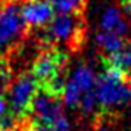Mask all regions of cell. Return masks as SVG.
Here are the masks:
<instances>
[{
  "instance_id": "1",
  "label": "cell",
  "mask_w": 131,
  "mask_h": 131,
  "mask_svg": "<svg viewBox=\"0 0 131 131\" xmlns=\"http://www.w3.org/2000/svg\"><path fill=\"white\" fill-rule=\"evenodd\" d=\"M94 93L97 105L103 111H113L131 102V75L106 63L96 78Z\"/></svg>"
},
{
  "instance_id": "2",
  "label": "cell",
  "mask_w": 131,
  "mask_h": 131,
  "mask_svg": "<svg viewBox=\"0 0 131 131\" xmlns=\"http://www.w3.org/2000/svg\"><path fill=\"white\" fill-rule=\"evenodd\" d=\"M68 63L66 54L58 47H47L37 54L32 62L31 74L43 90H47L52 94L62 97L66 84L65 69Z\"/></svg>"
},
{
  "instance_id": "3",
  "label": "cell",
  "mask_w": 131,
  "mask_h": 131,
  "mask_svg": "<svg viewBox=\"0 0 131 131\" xmlns=\"http://www.w3.org/2000/svg\"><path fill=\"white\" fill-rule=\"evenodd\" d=\"M84 28L85 27H84L83 15L58 13L44 27L41 38L47 46L52 47L63 46L74 50L83 41Z\"/></svg>"
},
{
  "instance_id": "4",
  "label": "cell",
  "mask_w": 131,
  "mask_h": 131,
  "mask_svg": "<svg viewBox=\"0 0 131 131\" xmlns=\"http://www.w3.org/2000/svg\"><path fill=\"white\" fill-rule=\"evenodd\" d=\"M19 0H5L0 7V59L15 52L27 36Z\"/></svg>"
},
{
  "instance_id": "5",
  "label": "cell",
  "mask_w": 131,
  "mask_h": 131,
  "mask_svg": "<svg viewBox=\"0 0 131 131\" xmlns=\"http://www.w3.org/2000/svg\"><path fill=\"white\" fill-rule=\"evenodd\" d=\"M40 90V84L31 72H21L13 78L10 89L7 91V105L9 109L18 121H24L28 113H31V106L36 94Z\"/></svg>"
},
{
  "instance_id": "6",
  "label": "cell",
  "mask_w": 131,
  "mask_h": 131,
  "mask_svg": "<svg viewBox=\"0 0 131 131\" xmlns=\"http://www.w3.org/2000/svg\"><path fill=\"white\" fill-rule=\"evenodd\" d=\"M96 72L89 63H80L66 78L62 100L68 107H78L84 96L94 91Z\"/></svg>"
},
{
  "instance_id": "7",
  "label": "cell",
  "mask_w": 131,
  "mask_h": 131,
  "mask_svg": "<svg viewBox=\"0 0 131 131\" xmlns=\"http://www.w3.org/2000/svg\"><path fill=\"white\" fill-rule=\"evenodd\" d=\"M31 113H32V121L41 122V124H52L62 116H65L60 97L43 89L38 90V93L32 100Z\"/></svg>"
},
{
  "instance_id": "8",
  "label": "cell",
  "mask_w": 131,
  "mask_h": 131,
  "mask_svg": "<svg viewBox=\"0 0 131 131\" xmlns=\"http://www.w3.org/2000/svg\"><path fill=\"white\" fill-rule=\"evenodd\" d=\"M21 15L28 28H44L53 19L54 7L47 0H22Z\"/></svg>"
},
{
  "instance_id": "9",
  "label": "cell",
  "mask_w": 131,
  "mask_h": 131,
  "mask_svg": "<svg viewBox=\"0 0 131 131\" xmlns=\"http://www.w3.org/2000/svg\"><path fill=\"white\" fill-rule=\"evenodd\" d=\"M100 31L115 32L125 38V36L130 32V24L125 19V15L121 12V9L109 6L103 10L100 16Z\"/></svg>"
},
{
  "instance_id": "10",
  "label": "cell",
  "mask_w": 131,
  "mask_h": 131,
  "mask_svg": "<svg viewBox=\"0 0 131 131\" xmlns=\"http://www.w3.org/2000/svg\"><path fill=\"white\" fill-rule=\"evenodd\" d=\"M97 46L100 47L102 52H105L107 56L118 53L121 49L125 46V38L118 36L115 32H109V31H100L97 37H96Z\"/></svg>"
},
{
  "instance_id": "11",
  "label": "cell",
  "mask_w": 131,
  "mask_h": 131,
  "mask_svg": "<svg viewBox=\"0 0 131 131\" xmlns=\"http://www.w3.org/2000/svg\"><path fill=\"white\" fill-rule=\"evenodd\" d=\"M106 63L118 68L121 71H124L128 75H131V43H125V46L119 50L118 53L109 56Z\"/></svg>"
},
{
  "instance_id": "12",
  "label": "cell",
  "mask_w": 131,
  "mask_h": 131,
  "mask_svg": "<svg viewBox=\"0 0 131 131\" xmlns=\"http://www.w3.org/2000/svg\"><path fill=\"white\" fill-rule=\"evenodd\" d=\"M52 3L54 10L59 13H75V15H83V10L87 0H47Z\"/></svg>"
},
{
  "instance_id": "13",
  "label": "cell",
  "mask_w": 131,
  "mask_h": 131,
  "mask_svg": "<svg viewBox=\"0 0 131 131\" xmlns=\"http://www.w3.org/2000/svg\"><path fill=\"white\" fill-rule=\"evenodd\" d=\"M24 121H18L9 109L7 102L0 97V131H12Z\"/></svg>"
},
{
  "instance_id": "14",
  "label": "cell",
  "mask_w": 131,
  "mask_h": 131,
  "mask_svg": "<svg viewBox=\"0 0 131 131\" xmlns=\"http://www.w3.org/2000/svg\"><path fill=\"white\" fill-rule=\"evenodd\" d=\"M27 131H71V125L66 116H62L52 124H41L31 119V122L27 127Z\"/></svg>"
},
{
  "instance_id": "15",
  "label": "cell",
  "mask_w": 131,
  "mask_h": 131,
  "mask_svg": "<svg viewBox=\"0 0 131 131\" xmlns=\"http://www.w3.org/2000/svg\"><path fill=\"white\" fill-rule=\"evenodd\" d=\"M12 81L13 74L10 65L6 62V59H0V97H3L9 91Z\"/></svg>"
},
{
  "instance_id": "16",
  "label": "cell",
  "mask_w": 131,
  "mask_h": 131,
  "mask_svg": "<svg viewBox=\"0 0 131 131\" xmlns=\"http://www.w3.org/2000/svg\"><path fill=\"white\" fill-rule=\"evenodd\" d=\"M121 12L131 18V0H121Z\"/></svg>"
},
{
  "instance_id": "17",
  "label": "cell",
  "mask_w": 131,
  "mask_h": 131,
  "mask_svg": "<svg viewBox=\"0 0 131 131\" xmlns=\"http://www.w3.org/2000/svg\"><path fill=\"white\" fill-rule=\"evenodd\" d=\"M93 131H112V130H111L107 125H105V124H97L94 128H93Z\"/></svg>"
},
{
  "instance_id": "18",
  "label": "cell",
  "mask_w": 131,
  "mask_h": 131,
  "mask_svg": "<svg viewBox=\"0 0 131 131\" xmlns=\"http://www.w3.org/2000/svg\"><path fill=\"white\" fill-rule=\"evenodd\" d=\"M5 3V0H0V7H2V5Z\"/></svg>"
}]
</instances>
